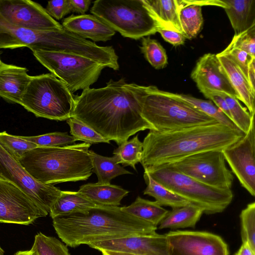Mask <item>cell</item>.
Returning <instances> with one entry per match:
<instances>
[{
  "label": "cell",
  "instance_id": "6da1fadb",
  "mask_svg": "<svg viewBox=\"0 0 255 255\" xmlns=\"http://www.w3.org/2000/svg\"><path fill=\"white\" fill-rule=\"evenodd\" d=\"M144 86L111 79L105 87L89 88L74 96L71 118L82 122L119 145L140 131L153 130L141 115Z\"/></svg>",
  "mask_w": 255,
  "mask_h": 255
},
{
  "label": "cell",
  "instance_id": "7a4b0ae2",
  "mask_svg": "<svg viewBox=\"0 0 255 255\" xmlns=\"http://www.w3.org/2000/svg\"><path fill=\"white\" fill-rule=\"evenodd\" d=\"M245 134L219 123L177 130H149L143 141V168L175 162L200 152L223 150Z\"/></svg>",
  "mask_w": 255,
  "mask_h": 255
},
{
  "label": "cell",
  "instance_id": "3957f363",
  "mask_svg": "<svg viewBox=\"0 0 255 255\" xmlns=\"http://www.w3.org/2000/svg\"><path fill=\"white\" fill-rule=\"evenodd\" d=\"M59 238L67 246L81 245L156 233L157 227L132 216L119 206L97 205L85 214L52 219Z\"/></svg>",
  "mask_w": 255,
  "mask_h": 255
},
{
  "label": "cell",
  "instance_id": "277c9868",
  "mask_svg": "<svg viewBox=\"0 0 255 255\" xmlns=\"http://www.w3.org/2000/svg\"><path fill=\"white\" fill-rule=\"evenodd\" d=\"M85 142L61 147L38 146L26 152L18 160L37 181L46 184L87 180L92 164Z\"/></svg>",
  "mask_w": 255,
  "mask_h": 255
},
{
  "label": "cell",
  "instance_id": "5b68a950",
  "mask_svg": "<svg viewBox=\"0 0 255 255\" xmlns=\"http://www.w3.org/2000/svg\"><path fill=\"white\" fill-rule=\"evenodd\" d=\"M143 119L157 131L218 123L189 103L154 86H145L140 98Z\"/></svg>",
  "mask_w": 255,
  "mask_h": 255
},
{
  "label": "cell",
  "instance_id": "8992f818",
  "mask_svg": "<svg viewBox=\"0 0 255 255\" xmlns=\"http://www.w3.org/2000/svg\"><path fill=\"white\" fill-rule=\"evenodd\" d=\"M90 11L123 37L135 40L163 28L145 0H97Z\"/></svg>",
  "mask_w": 255,
  "mask_h": 255
},
{
  "label": "cell",
  "instance_id": "52a82bcc",
  "mask_svg": "<svg viewBox=\"0 0 255 255\" xmlns=\"http://www.w3.org/2000/svg\"><path fill=\"white\" fill-rule=\"evenodd\" d=\"M156 182L212 215L223 212L231 204V189H221L204 184L166 164L144 169Z\"/></svg>",
  "mask_w": 255,
  "mask_h": 255
},
{
  "label": "cell",
  "instance_id": "ba28073f",
  "mask_svg": "<svg viewBox=\"0 0 255 255\" xmlns=\"http://www.w3.org/2000/svg\"><path fill=\"white\" fill-rule=\"evenodd\" d=\"M74 96L52 73L31 76L20 105L36 117L65 121L71 118Z\"/></svg>",
  "mask_w": 255,
  "mask_h": 255
},
{
  "label": "cell",
  "instance_id": "9c48e42d",
  "mask_svg": "<svg viewBox=\"0 0 255 255\" xmlns=\"http://www.w3.org/2000/svg\"><path fill=\"white\" fill-rule=\"evenodd\" d=\"M32 52L37 60L64 83L72 93L90 88L106 68L76 54L44 50Z\"/></svg>",
  "mask_w": 255,
  "mask_h": 255
},
{
  "label": "cell",
  "instance_id": "30bf717a",
  "mask_svg": "<svg viewBox=\"0 0 255 255\" xmlns=\"http://www.w3.org/2000/svg\"><path fill=\"white\" fill-rule=\"evenodd\" d=\"M177 171L206 185L231 189L234 176L227 168L222 150L200 152L167 164Z\"/></svg>",
  "mask_w": 255,
  "mask_h": 255
},
{
  "label": "cell",
  "instance_id": "8fae6325",
  "mask_svg": "<svg viewBox=\"0 0 255 255\" xmlns=\"http://www.w3.org/2000/svg\"><path fill=\"white\" fill-rule=\"evenodd\" d=\"M0 178L15 185L47 214L61 192L53 185L44 184L35 180L0 143Z\"/></svg>",
  "mask_w": 255,
  "mask_h": 255
},
{
  "label": "cell",
  "instance_id": "7c38bea8",
  "mask_svg": "<svg viewBox=\"0 0 255 255\" xmlns=\"http://www.w3.org/2000/svg\"><path fill=\"white\" fill-rule=\"evenodd\" d=\"M0 18L9 25L35 30L63 28L45 8L30 0H0Z\"/></svg>",
  "mask_w": 255,
  "mask_h": 255
},
{
  "label": "cell",
  "instance_id": "4fadbf2b",
  "mask_svg": "<svg viewBox=\"0 0 255 255\" xmlns=\"http://www.w3.org/2000/svg\"><path fill=\"white\" fill-rule=\"evenodd\" d=\"M165 235L169 255H229L227 243L212 233L175 230Z\"/></svg>",
  "mask_w": 255,
  "mask_h": 255
},
{
  "label": "cell",
  "instance_id": "5bb4252c",
  "mask_svg": "<svg viewBox=\"0 0 255 255\" xmlns=\"http://www.w3.org/2000/svg\"><path fill=\"white\" fill-rule=\"evenodd\" d=\"M47 215L17 186L0 178V222L27 225Z\"/></svg>",
  "mask_w": 255,
  "mask_h": 255
},
{
  "label": "cell",
  "instance_id": "9a60e30c",
  "mask_svg": "<svg viewBox=\"0 0 255 255\" xmlns=\"http://www.w3.org/2000/svg\"><path fill=\"white\" fill-rule=\"evenodd\" d=\"M223 155L241 186L255 195V132L253 122L245 135L222 150Z\"/></svg>",
  "mask_w": 255,
  "mask_h": 255
},
{
  "label": "cell",
  "instance_id": "2e32d148",
  "mask_svg": "<svg viewBox=\"0 0 255 255\" xmlns=\"http://www.w3.org/2000/svg\"><path fill=\"white\" fill-rule=\"evenodd\" d=\"M88 246L100 252L111 251L134 255H169L165 234L157 233L101 241Z\"/></svg>",
  "mask_w": 255,
  "mask_h": 255
},
{
  "label": "cell",
  "instance_id": "e0dca14e",
  "mask_svg": "<svg viewBox=\"0 0 255 255\" xmlns=\"http://www.w3.org/2000/svg\"><path fill=\"white\" fill-rule=\"evenodd\" d=\"M191 77L201 92L204 90L219 91L238 100V95L216 54L209 53L201 57L192 71Z\"/></svg>",
  "mask_w": 255,
  "mask_h": 255
},
{
  "label": "cell",
  "instance_id": "ac0fdd59",
  "mask_svg": "<svg viewBox=\"0 0 255 255\" xmlns=\"http://www.w3.org/2000/svg\"><path fill=\"white\" fill-rule=\"evenodd\" d=\"M62 25L67 30L95 42L107 41L116 33L100 18L91 14L71 15L63 20Z\"/></svg>",
  "mask_w": 255,
  "mask_h": 255
},
{
  "label": "cell",
  "instance_id": "d6986e66",
  "mask_svg": "<svg viewBox=\"0 0 255 255\" xmlns=\"http://www.w3.org/2000/svg\"><path fill=\"white\" fill-rule=\"evenodd\" d=\"M25 67L0 64V97L8 102L20 104L31 76Z\"/></svg>",
  "mask_w": 255,
  "mask_h": 255
},
{
  "label": "cell",
  "instance_id": "ffe728a7",
  "mask_svg": "<svg viewBox=\"0 0 255 255\" xmlns=\"http://www.w3.org/2000/svg\"><path fill=\"white\" fill-rule=\"evenodd\" d=\"M217 58L225 71L234 90L247 107L251 116H255V91L238 65L228 55L218 53Z\"/></svg>",
  "mask_w": 255,
  "mask_h": 255
},
{
  "label": "cell",
  "instance_id": "44dd1931",
  "mask_svg": "<svg viewBox=\"0 0 255 255\" xmlns=\"http://www.w3.org/2000/svg\"><path fill=\"white\" fill-rule=\"evenodd\" d=\"M78 192L96 205L119 206L129 191L110 184L89 183L82 185Z\"/></svg>",
  "mask_w": 255,
  "mask_h": 255
},
{
  "label": "cell",
  "instance_id": "7402d4cb",
  "mask_svg": "<svg viewBox=\"0 0 255 255\" xmlns=\"http://www.w3.org/2000/svg\"><path fill=\"white\" fill-rule=\"evenodd\" d=\"M228 5L224 8L238 35L255 25V0H223Z\"/></svg>",
  "mask_w": 255,
  "mask_h": 255
},
{
  "label": "cell",
  "instance_id": "603a6c76",
  "mask_svg": "<svg viewBox=\"0 0 255 255\" xmlns=\"http://www.w3.org/2000/svg\"><path fill=\"white\" fill-rule=\"evenodd\" d=\"M96 205L78 191H61L49 214L53 219L76 213L85 214Z\"/></svg>",
  "mask_w": 255,
  "mask_h": 255
},
{
  "label": "cell",
  "instance_id": "cb8c5ba5",
  "mask_svg": "<svg viewBox=\"0 0 255 255\" xmlns=\"http://www.w3.org/2000/svg\"><path fill=\"white\" fill-rule=\"evenodd\" d=\"M145 1L163 28L177 31L183 34L179 20V11L183 7L181 0Z\"/></svg>",
  "mask_w": 255,
  "mask_h": 255
},
{
  "label": "cell",
  "instance_id": "d4e9b609",
  "mask_svg": "<svg viewBox=\"0 0 255 255\" xmlns=\"http://www.w3.org/2000/svg\"><path fill=\"white\" fill-rule=\"evenodd\" d=\"M203 213L201 209L192 205L172 209L160 222L158 229L194 228Z\"/></svg>",
  "mask_w": 255,
  "mask_h": 255
},
{
  "label": "cell",
  "instance_id": "484cf974",
  "mask_svg": "<svg viewBox=\"0 0 255 255\" xmlns=\"http://www.w3.org/2000/svg\"><path fill=\"white\" fill-rule=\"evenodd\" d=\"M92 171L97 177L99 184H110L111 181L116 177L123 174H130L131 172L127 170L118 163L116 155L106 157L98 154L89 150Z\"/></svg>",
  "mask_w": 255,
  "mask_h": 255
},
{
  "label": "cell",
  "instance_id": "4316f807",
  "mask_svg": "<svg viewBox=\"0 0 255 255\" xmlns=\"http://www.w3.org/2000/svg\"><path fill=\"white\" fill-rule=\"evenodd\" d=\"M121 208L128 214L156 227L168 212L155 201H149L139 196L130 205Z\"/></svg>",
  "mask_w": 255,
  "mask_h": 255
},
{
  "label": "cell",
  "instance_id": "83f0119b",
  "mask_svg": "<svg viewBox=\"0 0 255 255\" xmlns=\"http://www.w3.org/2000/svg\"><path fill=\"white\" fill-rule=\"evenodd\" d=\"M143 178L147 185L143 194L153 197L155 201L161 206H168L173 209L191 205L185 198L154 180L146 170L144 171Z\"/></svg>",
  "mask_w": 255,
  "mask_h": 255
},
{
  "label": "cell",
  "instance_id": "f1b7e54d",
  "mask_svg": "<svg viewBox=\"0 0 255 255\" xmlns=\"http://www.w3.org/2000/svg\"><path fill=\"white\" fill-rule=\"evenodd\" d=\"M179 11V20L183 35L189 39L200 32L203 23L201 6L197 4L184 5Z\"/></svg>",
  "mask_w": 255,
  "mask_h": 255
},
{
  "label": "cell",
  "instance_id": "f546056e",
  "mask_svg": "<svg viewBox=\"0 0 255 255\" xmlns=\"http://www.w3.org/2000/svg\"><path fill=\"white\" fill-rule=\"evenodd\" d=\"M143 152V142L138 134L115 149L113 154L118 157V163L124 166H130L136 170L135 165L140 162Z\"/></svg>",
  "mask_w": 255,
  "mask_h": 255
},
{
  "label": "cell",
  "instance_id": "4dcf8cb0",
  "mask_svg": "<svg viewBox=\"0 0 255 255\" xmlns=\"http://www.w3.org/2000/svg\"><path fill=\"white\" fill-rule=\"evenodd\" d=\"M174 94L176 97L213 118L218 123L232 129H239L233 122L210 100H204L188 95Z\"/></svg>",
  "mask_w": 255,
  "mask_h": 255
},
{
  "label": "cell",
  "instance_id": "1f68e13d",
  "mask_svg": "<svg viewBox=\"0 0 255 255\" xmlns=\"http://www.w3.org/2000/svg\"><path fill=\"white\" fill-rule=\"evenodd\" d=\"M221 93L228 105L232 121L238 128L246 134L254 122V116H251L236 98L224 92Z\"/></svg>",
  "mask_w": 255,
  "mask_h": 255
},
{
  "label": "cell",
  "instance_id": "d6a6232c",
  "mask_svg": "<svg viewBox=\"0 0 255 255\" xmlns=\"http://www.w3.org/2000/svg\"><path fill=\"white\" fill-rule=\"evenodd\" d=\"M141 51L149 63L156 69L165 68L167 64V56L162 45L149 36L142 38Z\"/></svg>",
  "mask_w": 255,
  "mask_h": 255
},
{
  "label": "cell",
  "instance_id": "836d02e7",
  "mask_svg": "<svg viewBox=\"0 0 255 255\" xmlns=\"http://www.w3.org/2000/svg\"><path fill=\"white\" fill-rule=\"evenodd\" d=\"M31 250L37 255H70L67 247L59 240L41 232L35 235Z\"/></svg>",
  "mask_w": 255,
  "mask_h": 255
},
{
  "label": "cell",
  "instance_id": "e575fe53",
  "mask_svg": "<svg viewBox=\"0 0 255 255\" xmlns=\"http://www.w3.org/2000/svg\"><path fill=\"white\" fill-rule=\"evenodd\" d=\"M0 143L18 160L26 152L38 147L35 143L23 139L21 136L11 135L5 131L0 132Z\"/></svg>",
  "mask_w": 255,
  "mask_h": 255
},
{
  "label": "cell",
  "instance_id": "d590c367",
  "mask_svg": "<svg viewBox=\"0 0 255 255\" xmlns=\"http://www.w3.org/2000/svg\"><path fill=\"white\" fill-rule=\"evenodd\" d=\"M242 242L247 243L255 251V202L247 205L240 215Z\"/></svg>",
  "mask_w": 255,
  "mask_h": 255
},
{
  "label": "cell",
  "instance_id": "8d00e7d4",
  "mask_svg": "<svg viewBox=\"0 0 255 255\" xmlns=\"http://www.w3.org/2000/svg\"><path fill=\"white\" fill-rule=\"evenodd\" d=\"M66 122L70 127L71 135L77 140H82L90 144L110 143L93 128L78 120L70 118Z\"/></svg>",
  "mask_w": 255,
  "mask_h": 255
},
{
  "label": "cell",
  "instance_id": "74e56055",
  "mask_svg": "<svg viewBox=\"0 0 255 255\" xmlns=\"http://www.w3.org/2000/svg\"><path fill=\"white\" fill-rule=\"evenodd\" d=\"M23 139L32 142L39 147H61L74 143L77 139L67 132H54L37 136H22Z\"/></svg>",
  "mask_w": 255,
  "mask_h": 255
},
{
  "label": "cell",
  "instance_id": "f35d334b",
  "mask_svg": "<svg viewBox=\"0 0 255 255\" xmlns=\"http://www.w3.org/2000/svg\"><path fill=\"white\" fill-rule=\"evenodd\" d=\"M227 47L241 49L255 58V25L242 33L234 35Z\"/></svg>",
  "mask_w": 255,
  "mask_h": 255
},
{
  "label": "cell",
  "instance_id": "ab89813d",
  "mask_svg": "<svg viewBox=\"0 0 255 255\" xmlns=\"http://www.w3.org/2000/svg\"><path fill=\"white\" fill-rule=\"evenodd\" d=\"M220 53L230 56L238 65L244 74L248 79V67L249 63L253 58L246 52L236 48L227 47Z\"/></svg>",
  "mask_w": 255,
  "mask_h": 255
},
{
  "label": "cell",
  "instance_id": "60d3db41",
  "mask_svg": "<svg viewBox=\"0 0 255 255\" xmlns=\"http://www.w3.org/2000/svg\"><path fill=\"white\" fill-rule=\"evenodd\" d=\"M45 9L51 17L57 20L61 19L72 12L70 0L48 1Z\"/></svg>",
  "mask_w": 255,
  "mask_h": 255
},
{
  "label": "cell",
  "instance_id": "b9f144b4",
  "mask_svg": "<svg viewBox=\"0 0 255 255\" xmlns=\"http://www.w3.org/2000/svg\"><path fill=\"white\" fill-rule=\"evenodd\" d=\"M204 96L212 101L231 121V116L227 103L221 92L204 90L201 92Z\"/></svg>",
  "mask_w": 255,
  "mask_h": 255
},
{
  "label": "cell",
  "instance_id": "7bdbcfd3",
  "mask_svg": "<svg viewBox=\"0 0 255 255\" xmlns=\"http://www.w3.org/2000/svg\"><path fill=\"white\" fill-rule=\"evenodd\" d=\"M158 32L161 35L165 41L174 46L183 45L186 37L181 33L165 28L160 29Z\"/></svg>",
  "mask_w": 255,
  "mask_h": 255
},
{
  "label": "cell",
  "instance_id": "ee69618b",
  "mask_svg": "<svg viewBox=\"0 0 255 255\" xmlns=\"http://www.w3.org/2000/svg\"><path fill=\"white\" fill-rule=\"evenodd\" d=\"M72 12L84 14L92 2L90 0H70Z\"/></svg>",
  "mask_w": 255,
  "mask_h": 255
},
{
  "label": "cell",
  "instance_id": "f6af8a7d",
  "mask_svg": "<svg viewBox=\"0 0 255 255\" xmlns=\"http://www.w3.org/2000/svg\"><path fill=\"white\" fill-rule=\"evenodd\" d=\"M248 80L251 88L255 91V58H253L249 63Z\"/></svg>",
  "mask_w": 255,
  "mask_h": 255
},
{
  "label": "cell",
  "instance_id": "bcb514c9",
  "mask_svg": "<svg viewBox=\"0 0 255 255\" xmlns=\"http://www.w3.org/2000/svg\"><path fill=\"white\" fill-rule=\"evenodd\" d=\"M234 255H255V251L251 249L247 243L242 242L240 248Z\"/></svg>",
  "mask_w": 255,
  "mask_h": 255
},
{
  "label": "cell",
  "instance_id": "7dc6e473",
  "mask_svg": "<svg viewBox=\"0 0 255 255\" xmlns=\"http://www.w3.org/2000/svg\"><path fill=\"white\" fill-rule=\"evenodd\" d=\"M103 255H134L129 254L120 253V252H111V251H101Z\"/></svg>",
  "mask_w": 255,
  "mask_h": 255
},
{
  "label": "cell",
  "instance_id": "c3c4849f",
  "mask_svg": "<svg viewBox=\"0 0 255 255\" xmlns=\"http://www.w3.org/2000/svg\"><path fill=\"white\" fill-rule=\"evenodd\" d=\"M14 255H37L34 251L30 250L29 251L17 252Z\"/></svg>",
  "mask_w": 255,
  "mask_h": 255
},
{
  "label": "cell",
  "instance_id": "681fc988",
  "mask_svg": "<svg viewBox=\"0 0 255 255\" xmlns=\"http://www.w3.org/2000/svg\"><path fill=\"white\" fill-rule=\"evenodd\" d=\"M0 255H4V251L0 247Z\"/></svg>",
  "mask_w": 255,
  "mask_h": 255
},
{
  "label": "cell",
  "instance_id": "f907efd6",
  "mask_svg": "<svg viewBox=\"0 0 255 255\" xmlns=\"http://www.w3.org/2000/svg\"><path fill=\"white\" fill-rule=\"evenodd\" d=\"M1 62H2V61H1L0 58V63H1Z\"/></svg>",
  "mask_w": 255,
  "mask_h": 255
}]
</instances>
